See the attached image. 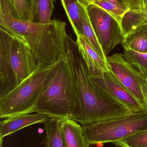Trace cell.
I'll list each match as a JSON object with an SVG mask.
<instances>
[{
  "label": "cell",
  "instance_id": "obj_5",
  "mask_svg": "<svg viewBox=\"0 0 147 147\" xmlns=\"http://www.w3.org/2000/svg\"><path fill=\"white\" fill-rule=\"evenodd\" d=\"M54 64L48 65L38 63L29 77L0 98L1 119L35 112L37 101L49 80Z\"/></svg>",
  "mask_w": 147,
  "mask_h": 147
},
{
  "label": "cell",
  "instance_id": "obj_19",
  "mask_svg": "<svg viewBox=\"0 0 147 147\" xmlns=\"http://www.w3.org/2000/svg\"><path fill=\"white\" fill-rule=\"evenodd\" d=\"M94 4L99 6L108 12L116 20L121 26L124 15L131 9L126 5L106 0H99Z\"/></svg>",
  "mask_w": 147,
  "mask_h": 147
},
{
  "label": "cell",
  "instance_id": "obj_16",
  "mask_svg": "<svg viewBox=\"0 0 147 147\" xmlns=\"http://www.w3.org/2000/svg\"><path fill=\"white\" fill-rule=\"evenodd\" d=\"M121 44L124 50L147 53V26L140 28L125 36Z\"/></svg>",
  "mask_w": 147,
  "mask_h": 147
},
{
  "label": "cell",
  "instance_id": "obj_22",
  "mask_svg": "<svg viewBox=\"0 0 147 147\" xmlns=\"http://www.w3.org/2000/svg\"><path fill=\"white\" fill-rule=\"evenodd\" d=\"M114 144L121 147H147V130L135 134Z\"/></svg>",
  "mask_w": 147,
  "mask_h": 147
},
{
  "label": "cell",
  "instance_id": "obj_23",
  "mask_svg": "<svg viewBox=\"0 0 147 147\" xmlns=\"http://www.w3.org/2000/svg\"><path fill=\"white\" fill-rule=\"evenodd\" d=\"M131 9H141L143 7L142 0H127Z\"/></svg>",
  "mask_w": 147,
  "mask_h": 147
},
{
  "label": "cell",
  "instance_id": "obj_2",
  "mask_svg": "<svg viewBox=\"0 0 147 147\" xmlns=\"http://www.w3.org/2000/svg\"><path fill=\"white\" fill-rule=\"evenodd\" d=\"M77 104V96L67 53L54 65L35 112L45 114L51 118H70Z\"/></svg>",
  "mask_w": 147,
  "mask_h": 147
},
{
  "label": "cell",
  "instance_id": "obj_31",
  "mask_svg": "<svg viewBox=\"0 0 147 147\" xmlns=\"http://www.w3.org/2000/svg\"><path fill=\"white\" fill-rule=\"evenodd\" d=\"M117 147H120V146H116Z\"/></svg>",
  "mask_w": 147,
  "mask_h": 147
},
{
  "label": "cell",
  "instance_id": "obj_7",
  "mask_svg": "<svg viewBox=\"0 0 147 147\" xmlns=\"http://www.w3.org/2000/svg\"><path fill=\"white\" fill-rule=\"evenodd\" d=\"M92 26L106 57L125 38L121 26L108 12L96 4L87 7Z\"/></svg>",
  "mask_w": 147,
  "mask_h": 147
},
{
  "label": "cell",
  "instance_id": "obj_26",
  "mask_svg": "<svg viewBox=\"0 0 147 147\" xmlns=\"http://www.w3.org/2000/svg\"><path fill=\"white\" fill-rule=\"evenodd\" d=\"M77 1L79 2L80 4L87 7H88L89 5L91 4L90 3L89 1H88L87 0H77Z\"/></svg>",
  "mask_w": 147,
  "mask_h": 147
},
{
  "label": "cell",
  "instance_id": "obj_12",
  "mask_svg": "<svg viewBox=\"0 0 147 147\" xmlns=\"http://www.w3.org/2000/svg\"><path fill=\"white\" fill-rule=\"evenodd\" d=\"M62 131L66 147H89L82 126L68 117L62 118Z\"/></svg>",
  "mask_w": 147,
  "mask_h": 147
},
{
  "label": "cell",
  "instance_id": "obj_18",
  "mask_svg": "<svg viewBox=\"0 0 147 147\" xmlns=\"http://www.w3.org/2000/svg\"><path fill=\"white\" fill-rule=\"evenodd\" d=\"M82 21H83V35L87 39L93 49L98 54L104 59L106 61L107 57L104 55L102 47L99 43L98 39L96 35L94 28L92 26L88 14L87 7L83 6L82 9Z\"/></svg>",
  "mask_w": 147,
  "mask_h": 147
},
{
  "label": "cell",
  "instance_id": "obj_6",
  "mask_svg": "<svg viewBox=\"0 0 147 147\" xmlns=\"http://www.w3.org/2000/svg\"><path fill=\"white\" fill-rule=\"evenodd\" d=\"M83 134L89 146L118 142L147 130V111L132 113L82 126Z\"/></svg>",
  "mask_w": 147,
  "mask_h": 147
},
{
  "label": "cell",
  "instance_id": "obj_4",
  "mask_svg": "<svg viewBox=\"0 0 147 147\" xmlns=\"http://www.w3.org/2000/svg\"><path fill=\"white\" fill-rule=\"evenodd\" d=\"M66 26L58 20L44 24L31 22L17 37L26 42L38 63L51 65L67 53Z\"/></svg>",
  "mask_w": 147,
  "mask_h": 147
},
{
  "label": "cell",
  "instance_id": "obj_14",
  "mask_svg": "<svg viewBox=\"0 0 147 147\" xmlns=\"http://www.w3.org/2000/svg\"><path fill=\"white\" fill-rule=\"evenodd\" d=\"M146 26H147V15L143 9H131L123 18L121 26L125 37L139 28Z\"/></svg>",
  "mask_w": 147,
  "mask_h": 147
},
{
  "label": "cell",
  "instance_id": "obj_11",
  "mask_svg": "<svg viewBox=\"0 0 147 147\" xmlns=\"http://www.w3.org/2000/svg\"><path fill=\"white\" fill-rule=\"evenodd\" d=\"M51 117L45 114H24L6 118L0 122V144L7 136L28 126L36 123H45Z\"/></svg>",
  "mask_w": 147,
  "mask_h": 147
},
{
  "label": "cell",
  "instance_id": "obj_30",
  "mask_svg": "<svg viewBox=\"0 0 147 147\" xmlns=\"http://www.w3.org/2000/svg\"><path fill=\"white\" fill-rule=\"evenodd\" d=\"M9 1L11 3H12V4H13V0H9Z\"/></svg>",
  "mask_w": 147,
  "mask_h": 147
},
{
  "label": "cell",
  "instance_id": "obj_9",
  "mask_svg": "<svg viewBox=\"0 0 147 147\" xmlns=\"http://www.w3.org/2000/svg\"><path fill=\"white\" fill-rule=\"evenodd\" d=\"M89 77L95 84L126 106L131 113L146 111L142 104L110 70L102 74L89 75Z\"/></svg>",
  "mask_w": 147,
  "mask_h": 147
},
{
  "label": "cell",
  "instance_id": "obj_28",
  "mask_svg": "<svg viewBox=\"0 0 147 147\" xmlns=\"http://www.w3.org/2000/svg\"><path fill=\"white\" fill-rule=\"evenodd\" d=\"M88 1H89V2L91 4H94L96 1H99V0H87Z\"/></svg>",
  "mask_w": 147,
  "mask_h": 147
},
{
  "label": "cell",
  "instance_id": "obj_21",
  "mask_svg": "<svg viewBox=\"0 0 147 147\" xmlns=\"http://www.w3.org/2000/svg\"><path fill=\"white\" fill-rule=\"evenodd\" d=\"M13 3L19 20L32 22L33 0H13Z\"/></svg>",
  "mask_w": 147,
  "mask_h": 147
},
{
  "label": "cell",
  "instance_id": "obj_17",
  "mask_svg": "<svg viewBox=\"0 0 147 147\" xmlns=\"http://www.w3.org/2000/svg\"><path fill=\"white\" fill-rule=\"evenodd\" d=\"M55 0H33L32 22L36 23H47L51 18L55 7Z\"/></svg>",
  "mask_w": 147,
  "mask_h": 147
},
{
  "label": "cell",
  "instance_id": "obj_25",
  "mask_svg": "<svg viewBox=\"0 0 147 147\" xmlns=\"http://www.w3.org/2000/svg\"><path fill=\"white\" fill-rule=\"evenodd\" d=\"M106 1L112 2L117 3H121V4L126 5V6H128V7H129L127 0H106Z\"/></svg>",
  "mask_w": 147,
  "mask_h": 147
},
{
  "label": "cell",
  "instance_id": "obj_20",
  "mask_svg": "<svg viewBox=\"0 0 147 147\" xmlns=\"http://www.w3.org/2000/svg\"><path fill=\"white\" fill-rule=\"evenodd\" d=\"M124 58L146 78L147 76V53L131 50H124Z\"/></svg>",
  "mask_w": 147,
  "mask_h": 147
},
{
  "label": "cell",
  "instance_id": "obj_3",
  "mask_svg": "<svg viewBox=\"0 0 147 147\" xmlns=\"http://www.w3.org/2000/svg\"><path fill=\"white\" fill-rule=\"evenodd\" d=\"M38 64L24 40L0 28V98L29 77Z\"/></svg>",
  "mask_w": 147,
  "mask_h": 147
},
{
  "label": "cell",
  "instance_id": "obj_27",
  "mask_svg": "<svg viewBox=\"0 0 147 147\" xmlns=\"http://www.w3.org/2000/svg\"><path fill=\"white\" fill-rule=\"evenodd\" d=\"M143 11L145 12V13L147 15V4H146L144 7H143Z\"/></svg>",
  "mask_w": 147,
  "mask_h": 147
},
{
  "label": "cell",
  "instance_id": "obj_10",
  "mask_svg": "<svg viewBox=\"0 0 147 147\" xmlns=\"http://www.w3.org/2000/svg\"><path fill=\"white\" fill-rule=\"evenodd\" d=\"M76 41L79 52L87 66L89 75L102 74L110 70L107 61L93 49L88 39L83 34L77 35Z\"/></svg>",
  "mask_w": 147,
  "mask_h": 147
},
{
  "label": "cell",
  "instance_id": "obj_8",
  "mask_svg": "<svg viewBox=\"0 0 147 147\" xmlns=\"http://www.w3.org/2000/svg\"><path fill=\"white\" fill-rule=\"evenodd\" d=\"M106 61L110 70L143 106V92L146 83L144 75L127 61L121 53L107 57Z\"/></svg>",
  "mask_w": 147,
  "mask_h": 147
},
{
  "label": "cell",
  "instance_id": "obj_13",
  "mask_svg": "<svg viewBox=\"0 0 147 147\" xmlns=\"http://www.w3.org/2000/svg\"><path fill=\"white\" fill-rule=\"evenodd\" d=\"M44 123L45 147H66L62 131V118H51Z\"/></svg>",
  "mask_w": 147,
  "mask_h": 147
},
{
  "label": "cell",
  "instance_id": "obj_24",
  "mask_svg": "<svg viewBox=\"0 0 147 147\" xmlns=\"http://www.w3.org/2000/svg\"><path fill=\"white\" fill-rule=\"evenodd\" d=\"M146 85H145V89L143 92V96H144L143 107L145 110L147 111V76L146 77Z\"/></svg>",
  "mask_w": 147,
  "mask_h": 147
},
{
  "label": "cell",
  "instance_id": "obj_15",
  "mask_svg": "<svg viewBox=\"0 0 147 147\" xmlns=\"http://www.w3.org/2000/svg\"><path fill=\"white\" fill-rule=\"evenodd\" d=\"M68 20L76 35L83 34L82 9L84 5L77 0H61Z\"/></svg>",
  "mask_w": 147,
  "mask_h": 147
},
{
  "label": "cell",
  "instance_id": "obj_29",
  "mask_svg": "<svg viewBox=\"0 0 147 147\" xmlns=\"http://www.w3.org/2000/svg\"><path fill=\"white\" fill-rule=\"evenodd\" d=\"M143 3V7L147 4V0H142Z\"/></svg>",
  "mask_w": 147,
  "mask_h": 147
},
{
  "label": "cell",
  "instance_id": "obj_1",
  "mask_svg": "<svg viewBox=\"0 0 147 147\" xmlns=\"http://www.w3.org/2000/svg\"><path fill=\"white\" fill-rule=\"evenodd\" d=\"M66 52L77 96V104L70 118L86 125L132 113L89 78L87 66L76 42L70 37L66 43Z\"/></svg>",
  "mask_w": 147,
  "mask_h": 147
}]
</instances>
